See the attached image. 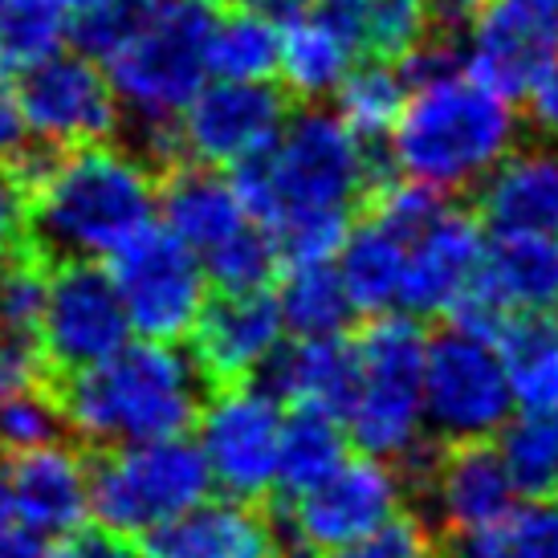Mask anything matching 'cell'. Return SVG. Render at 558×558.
<instances>
[{
  "instance_id": "cell-1",
  "label": "cell",
  "mask_w": 558,
  "mask_h": 558,
  "mask_svg": "<svg viewBox=\"0 0 558 558\" xmlns=\"http://www.w3.org/2000/svg\"><path fill=\"white\" fill-rule=\"evenodd\" d=\"M236 187L286 265L335 262L355 208L379 187V163L342 114L311 107L290 114L278 140L236 168Z\"/></svg>"
},
{
  "instance_id": "cell-2",
  "label": "cell",
  "mask_w": 558,
  "mask_h": 558,
  "mask_svg": "<svg viewBox=\"0 0 558 558\" xmlns=\"http://www.w3.org/2000/svg\"><path fill=\"white\" fill-rule=\"evenodd\" d=\"M151 163L110 140L70 151L37 147L25 163L29 248L46 262H110L151 229L163 184Z\"/></svg>"
},
{
  "instance_id": "cell-3",
  "label": "cell",
  "mask_w": 558,
  "mask_h": 558,
  "mask_svg": "<svg viewBox=\"0 0 558 558\" xmlns=\"http://www.w3.org/2000/svg\"><path fill=\"white\" fill-rule=\"evenodd\" d=\"M220 13L217 0H151L126 16L114 46L102 53L123 107L143 126L151 159H175V123L213 74Z\"/></svg>"
},
{
  "instance_id": "cell-4",
  "label": "cell",
  "mask_w": 558,
  "mask_h": 558,
  "mask_svg": "<svg viewBox=\"0 0 558 558\" xmlns=\"http://www.w3.org/2000/svg\"><path fill=\"white\" fill-rule=\"evenodd\" d=\"M513 147H518L513 98L473 78L465 65L412 86L408 107L391 131L396 171L440 196L481 187Z\"/></svg>"
},
{
  "instance_id": "cell-5",
  "label": "cell",
  "mask_w": 558,
  "mask_h": 558,
  "mask_svg": "<svg viewBox=\"0 0 558 558\" xmlns=\"http://www.w3.org/2000/svg\"><path fill=\"white\" fill-rule=\"evenodd\" d=\"M201 367L175 342H126L123 351L58 384L70 433L94 449L184 436L201 420Z\"/></svg>"
},
{
  "instance_id": "cell-6",
  "label": "cell",
  "mask_w": 558,
  "mask_h": 558,
  "mask_svg": "<svg viewBox=\"0 0 558 558\" xmlns=\"http://www.w3.org/2000/svg\"><path fill=\"white\" fill-rule=\"evenodd\" d=\"M428 347L416 314H375L355 339V396L347 408V428L363 452L384 457L400 465L412 489L424 485L436 461L428 445V408H424V372H428Z\"/></svg>"
},
{
  "instance_id": "cell-7",
  "label": "cell",
  "mask_w": 558,
  "mask_h": 558,
  "mask_svg": "<svg viewBox=\"0 0 558 558\" xmlns=\"http://www.w3.org/2000/svg\"><path fill=\"white\" fill-rule=\"evenodd\" d=\"M213 489L204 449L184 436L119 445L94 457V518L123 538H147Z\"/></svg>"
},
{
  "instance_id": "cell-8",
  "label": "cell",
  "mask_w": 558,
  "mask_h": 558,
  "mask_svg": "<svg viewBox=\"0 0 558 558\" xmlns=\"http://www.w3.org/2000/svg\"><path fill=\"white\" fill-rule=\"evenodd\" d=\"M408 494L412 481L400 465L363 452L347 457V465L335 469L311 494L286 497L278 522L294 555L318 558L391 522L396 513H403Z\"/></svg>"
},
{
  "instance_id": "cell-9",
  "label": "cell",
  "mask_w": 558,
  "mask_h": 558,
  "mask_svg": "<svg viewBox=\"0 0 558 558\" xmlns=\"http://www.w3.org/2000/svg\"><path fill=\"white\" fill-rule=\"evenodd\" d=\"M107 269L135 335L151 342L192 339L208 306V269L201 253H192L171 229L151 225L119 248Z\"/></svg>"
},
{
  "instance_id": "cell-10",
  "label": "cell",
  "mask_w": 558,
  "mask_h": 558,
  "mask_svg": "<svg viewBox=\"0 0 558 558\" xmlns=\"http://www.w3.org/2000/svg\"><path fill=\"white\" fill-rule=\"evenodd\" d=\"M513 403L518 400L510 375L494 339H481L457 326L436 335L424 372V408H428V428L445 445L489 440L510 424Z\"/></svg>"
},
{
  "instance_id": "cell-11",
  "label": "cell",
  "mask_w": 558,
  "mask_h": 558,
  "mask_svg": "<svg viewBox=\"0 0 558 558\" xmlns=\"http://www.w3.org/2000/svg\"><path fill=\"white\" fill-rule=\"evenodd\" d=\"M196 433L213 481L229 497L257 501L278 494L286 416L281 400L269 388H253V379L233 388H213V400L204 403L196 420Z\"/></svg>"
},
{
  "instance_id": "cell-12",
  "label": "cell",
  "mask_w": 558,
  "mask_h": 558,
  "mask_svg": "<svg viewBox=\"0 0 558 558\" xmlns=\"http://www.w3.org/2000/svg\"><path fill=\"white\" fill-rule=\"evenodd\" d=\"M131 330L135 326L126 318L110 269H102L98 262H53L46 314L37 330L53 384L123 351Z\"/></svg>"
},
{
  "instance_id": "cell-13",
  "label": "cell",
  "mask_w": 558,
  "mask_h": 558,
  "mask_svg": "<svg viewBox=\"0 0 558 558\" xmlns=\"http://www.w3.org/2000/svg\"><path fill=\"white\" fill-rule=\"evenodd\" d=\"M16 98L33 143L46 151L107 143L123 110L107 65H98L90 53H53L25 70L16 82Z\"/></svg>"
},
{
  "instance_id": "cell-14",
  "label": "cell",
  "mask_w": 558,
  "mask_h": 558,
  "mask_svg": "<svg viewBox=\"0 0 558 558\" xmlns=\"http://www.w3.org/2000/svg\"><path fill=\"white\" fill-rule=\"evenodd\" d=\"M286 123L290 110L278 86L217 78L175 123V156L204 168H241L262 156Z\"/></svg>"
},
{
  "instance_id": "cell-15",
  "label": "cell",
  "mask_w": 558,
  "mask_h": 558,
  "mask_svg": "<svg viewBox=\"0 0 558 558\" xmlns=\"http://www.w3.org/2000/svg\"><path fill=\"white\" fill-rule=\"evenodd\" d=\"M465 70L506 98H530L558 62V25L534 0H481L469 21Z\"/></svg>"
},
{
  "instance_id": "cell-16",
  "label": "cell",
  "mask_w": 558,
  "mask_h": 558,
  "mask_svg": "<svg viewBox=\"0 0 558 558\" xmlns=\"http://www.w3.org/2000/svg\"><path fill=\"white\" fill-rule=\"evenodd\" d=\"M420 494L433 506V522L445 538H473L501 526L518 510V485L501 449L489 440H461L436 449V461Z\"/></svg>"
},
{
  "instance_id": "cell-17",
  "label": "cell",
  "mask_w": 558,
  "mask_h": 558,
  "mask_svg": "<svg viewBox=\"0 0 558 558\" xmlns=\"http://www.w3.org/2000/svg\"><path fill=\"white\" fill-rule=\"evenodd\" d=\"M281 330H286V318H281L278 298H269L265 290H253V294L217 290L192 330V359L201 367L204 384L213 388L248 384L281 351Z\"/></svg>"
},
{
  "instance_id": "cell-18",
  "label": "cell",
  "mask_w": 558,
  "mask_h": 558,
  "mask_svg": "<svg viewBox=\"0 0 558 558\" xmlns=\"http://www.w3.org/2000/svg\"><path fill=\"white\" fill-rule=\"evenodd\" d=\"M147 558H294L278 518L245 497H204L143 538Z\"/></svg>"
},
{
  "instance_id": "cell-19",
  "label": "cell",
  "mask_w": 558,
  "mask_h": 558,
  "mask_svg": "<svg viewBox=\"0 0 558 558\" xmlns=\"http://www.w3.org/2000/svg\"><path fill=\"white\" fill-rule=\"evenodd\" d=\"M481 225L457 208H440L412 241L400 306L408 314H452L485 269Z\"/></svg>"
},
{
  "instance_id": "cell-20",
  "label": "cell",
  "mask_w": 558,
  "mask_h": 558,
  "mask_svg": "<svg viewBox=\"0 0 558 558\" xmlns=\"http://www.w3.org/2000/svg\"><path fill=\"white\" fill-rule=\"evenodd\" d=\"M13 518L37 538H65L94 518V461L70 445H46L13 457Z\"/></svg>"
},
{
  "instance_id": "cell-21",
  "label": "cell",
  "mask_w": 558,
  "mask_h": 558,
  "mask_svg": "<svg viewBox=\"0 0 558 558\" xmlns=\"http://www.w3.org/2000/svg\"><path fill=\"white\" fill-rule=\"evenodd\" d=\"M477 213L494 236L558 241V143L513 147L477 187Z\"/></svg>"
},
{
  "instance_id": "cell-22",
  "label": "cell",
  "mask_w": 558,
  "mask_h": 558,
  "mask_svg": "<svg viewBox=\"0 0 558 558\" xmlns=\"http://www.w3.org/2000/svg\"><path fill=\"white\" fill-rule=\"evenodd\" d=\"M159 217L163 229H171L192 253H201V262L253 225L236 180H225L220 168H204L192 159L168 163V175L159 184Z\"/></svg>"
},
{
  "instance_id": "cell-23",
  "label": "cell",
  "mask_w": 558,
  "mask_h": 558,
  "mask_svg": "<svg viewBox=\"0 0 558 558\" xmlns=\"http://www.w3.org/2000/svg\"><path fill=\"white\" fill-rule=\"evenodd\" d=\"M416 233L420 229H408L375 204H367V213L351 225L335 265L359 314H388L400 306Z\"/></svg>"
},
{
  "instance_id": "cell-24",
  "label": "cell",
  "mask_w": 558,
  "mask_h": 558,
  "mask_svg": "<svg viewBox=\"0 0 558 558\" xmlns=\"http://www.w3.org/2000/svg\"><path fill=\"white\" fill-rule=\"evenodd\" d=\"M269 384L281 403L294 408H323L335 416H347L351 396H355V339H298L290 347H281L278 355L269 359Z\"/></svg>"
},
{
  "instance_id": "cell-25",
  "label": "cell",
  "mask_w": 558,
  "mask_h": 558,
  "mask_svg": "<svg viewBox=\"0 0 558 558\" xmlns=\"http://www.w3.org/2000/svg\"><path fill=\"white\" fill-rule=\"evenodd\" d=\"M314 13L355 53L384 62H403L436 25L428 0H314Z\"/></svg>"
},
{
  "instance_id": "cell-26",
  "label": "cell",
  "mask_w": 558,
  "mask_h": 558,
  "mask_svg": "<svg viewBox=\"0 0 558 558\" xmlns=\"http://www.w3.org/2000/svg\"><path fill=\"white\" fill-rule=\"evenodd\" d=\"M497 351L522 412H558V326L543 314H518L501 326Z\"/></svg>"
},
{
  "instance_id": "cell-27",
  "label": "cell",
  "mask_w": 558,
  "mask_h": 558,
  "mask_svg": "<svg viewBox=\"0 0 558 558\" xmlns=\"http://www.w3.org/2000/svg\"><path fill=\"white\" fill-rule=\"evenodd\" d=\"M347 420L323 408H294L286 416V436H281V473L278 494L302 497L314 485H323L335 469L347 465Z\"/></svg>"
},
{
  "instance_id": "cell-28",
  "label": "cell",
  "mask_w": 558,
  "mask_h": 558,
  "mask_svg": "<svg viewBox=\"0 0 558 558\" xmlns=\"http://www.w3.org/2000/svg\"><path fill=\"white\" fill-rule=\"evenodd\" d=\"M78 29V0H0V74H25Z\"/></svg>"
},
{
  "instance_id": "cell-29",
  "label": "cell",
  "mask_w": 558,
  "mask_h": 558,
  "mask_svg": "<svg viewBox=\"0 0 558 558\" xmlns=\"http://www.w3.org/2000/svg\"><path fill=\"white\" fill-rule=\"evenodd\" d=\"M278 306L286 326L298 339H330L342 335L355 302L342 286V274L335 262H311V265H286L278 286Z\"/></svg>"
},
{
  "instance_id": "cell-30",
  "label": "cell",
  "mask_w": 558,
  "mask_h": 558,
  "mask_svg": "<svg viewBox=\"0 0 558 558\" xmlns=\"http://www.w3.org/2000/svg\"><path fill=\"white\" fill-rule=\"evenodd\" d=\"M351 58H355V49L318 13L281 29V78L298 98H323V94L339 90L342 78L355 70Z\"/></svg>"
},
{
  "instance_id": "cell-31",
  "label": "cell",
  "mask_w": 558,
  "mask_h": 558,
  "mask_svg": "<svg viewBox=\"0 0 558 558\" xmlns=\"http://www.w3.org/2000/svg\"><path fill=\"white\" fill-rule=\"evenodd\" d=\"M213 74L233 82H269L281 74V25L253 4L225 9L213 33Z\"/></svg>"
},
{
  "instance_id": "cell-32",
  "label": "cell",
  "mask_w": 558,
  "mask_h": 558,
  "mask_svg": "<svg viewBox=\"0 0 558 558\" xmlns=\"http://www.w3.org/2000/svg\"><path fill=\"white\" fill-rule=\"evenodd\" d=\"M335 94H339L342 119L355 126L363 140H375V135H391L396 131L403 107H408L412 82L403 74V65L372 58V62L355 65Z\"/></svg>"
},
{
  "instance_id": "cell-33",
  "label": "cell",
  "mask_w": 558,
  "mask_h": 558,
  "mask_svg": "<svg viewBox=\"0 0 558 558\" xmlns=\"http://www.w3.org/2000/svg\"><path fill=\"white\" fill-rule=\"evenodd\" d=\"M501 457L522 497H558V412H522L501 428Z\"/></svg>"
},
{
  "instance_id": "cell-34",
  "label": "cell",
  "mask_w": 558,
  "mask_h": 558,
  "mask_svg": "<svg viewBox=\"0 0 558 558\" xmlns=\"http://www.w3.org/2000/svg\"><path fill=\"white\" fill-rule=\"evenodd\" d=\"M457 558H558V497H534L501 526L461 538Z\"/></svg>"
},
{
  "instance_id": "cell-35",
  "label": "cell",
  "mask_w": 558,
  "mask_h": 558,
  "mask_svg": "<svg viewBox=\"0 0 558 558\" xmlns=\"http://www.w3.org/2000/svg\"><path fill=\"white\" fill-rule=\"evenodd\" d=\"M70 428L58 388L16 391L0 400V457H25L46 445H58Z\"/></svg>"
},
{
  "instance_id": "cell-36",
  "label": "cell",
  "mask_w": 558,
  "mask_h": 558,
  "mask_svg": "<svg viewBox=\"0 0 558 558\" xmlns=\"http://www.w3.org/2000/svg\"><path fill=\"white\" fill-rule=\"evenodd\" d=\"M281 257L278 241L269 229H262L257 220L248 225L245 233H236L229 245H220L217 253L204 257V269H208V281L217 290H229V294H253V290H265L269 281L281 274Z\"/></svg>"
},
{
  "instance_id": "cell-37",
  "label": "cell",
  "mask_w": 558,
  "mask_h": 558,
  "mask_svg": "<svg viewBox=\"0 0 558 558\" xmlns=\"http://www.w3.org/2000/svg\"><path fill=\"white\" fill-rule=\"evenodd\" d=\"M445 555V534L436 530L433 518L403 510L391 522H384L379 530L363 534L355 543L339 546L330 555L318 558H440Z\"/></svg>"
},
{
  "instance_id": "cell-38",
  "label": "cell",
  "mask_w": 558,
  "mask_h": 558,
  "mask_svg": "<svg viewBox=\"0 0 558 558\" xmlns=\"http://www.w3.org/2000/svg\"><path fill=\"white\" fill-rule=\"evenodd\" d=\"M33 388H58L46 351H41V339L0 326V400Z\"/></svg>"
},
{
  "instance_id": "cell-39",
  "label": "cell",
  "mask_w": 558,
  "mask_h": 558,
  "mask_svg": "<svg viewBox=\"0 0 558 558\" xmlns=\"http://www.w3.org/2000/svg\"><path fill=\"white\" fill-rule=\"evenodd\" d=\"M29 245V175L21 163L0 159V248L16 253Z\"/></svg>"
},
{
  "instance_id": "cell-40",
  "label": "cell",
  "mask_w": 558,
  "mask_h": 558,
  "mask_svg": "<svg viewBox=\"0 0 558 558\" xmlns=\"http://www.w3.org/2000/svg\"><path fill=\"white\" fill-rule=\"evenodd\" d=\"M37 147L29 135V123H25V110H21V98L16 90H9L4 82H0V159L4 163H16V159H25Z\"/></svg>"
},
{
  "instance_id": "cell-41",
  "label": "cell",
  "mask_w": 558,
  "mask_h": 558,
  "mask_svg": "<svg viewBox=\"0 0 558 558\" xmlns=\"http://www.w3.org/2000/svg\"><path fill=\"white\" fill-rule=\"evenodd\" d=\"M530 119L546 140L558 143V62L543 74V82L530 90Z\"/></svg>"
},
{
  "instance_id": "cell-42",
  "label": "cell",
  "mask_w": 558,
  "mask_h": 558,
  "mask_svg": "<svg viewBox=\"0 0 558 558\" xmlns=\"http://www.w3.org/2000/svg\"><path fill=\"white\" fill-rule=\"evenodd\" d=\"M0 558H74V550L49 546V538H37L25 526H0Z\"/></svg>"
},
{
  "instance_id": "cell-43",
  "label": "cell",
  "mask_w": 558,
  "mask_h": 558,
  "mask_svg": "<svg viewBox=\"0 0 558 558\" xmlns=\"http://www.w3.org/2000/svg\"><path fill=\"white\" fill-rule=\"evenodd\" d=\"M74 558H147L143 550L126 543L123 534H110V530H94V534H82L78 546H74Z\"/></svg>"
},
{
  "instance_id": "cell-44",
  "label": "cell",
  "mask_w": 558,
  "mask_h": 558,
  "mask_svg": "<svg viewBox=\"0 0 558 558\" xmlns=\"http://www.w3.org/2000/svg\"><path fill=\"white\" fill-rule=\"evenodd\" d=\"M257 13H265L274 25H294V21H302V16L314 13V0H248Z\"/></svg>"
},
{
  "instance_id": "cell-45",
  "label": "cell",
  "mask_w": 558,
  "mask_h": 558,
  "mask_svg": "<svg viewBox=\"0 0 558 558\" xmlns=\"http://www.w3.org/2000/svg\"><path fill=\"white\" fill-rule=\"evenodd\" d=\"M428 9H433L440 29H452V25H469V21H473V13L481 9V0H428Z\"/></svg>"
},
{
  "instance_id": "cell-46",
  "label": "cell",
  "mask_w": 558,
  "mask_h": 558,
  "mask_svg": "<svg viewBox=\"0 0 558 558\" xmlns=\"http://www.w3.org/2000/svg\"><path fill=\"white\" fill-rule=\"evenodd\" d=\"M151 0H78V16H131Z\"/></svg>"
},
{
  "instance_id": "cell-47",
  "label": "cell",
  "mask_w": 558,
  "mask_h": 558,
  "mask_svg": "<svg viewBox=\"0 0 558 558\" xmlns=\"http://www.w3.org/2000/svg\"><path fill=\"white\" fill-rule=\"evenodd\" d=\"M13 518V485H9V469L0 465V526H9Z\"/></svg>"
},
{
  "instance_id": "cell-48",
  "label": "cell",
  "mask_w": 558,
  "mask_h": 558,
  "mask_svg": "<svg viewBox=\"0 0 558 558\" xmlns=\"http://www.w3.org/2000/svg\"><path fill=\"white\" fill-rule=\"evenodd\" d=\"M534 9H538L543 16H550V21L558 25V0H534Z\"/></svg>"
},
{
  "instance_id": "cell-49",
  "label": "cell",
  "mask_w": 558,
  "mask_h": 558,
  "mask_svg": "<svg viewBox=\"0 0 558 558\" xmlns=\"http://www.w3.org/2000/svg\"><path fill=\"white\" fill-rule=\"evenodd\" d=\"M0 278H4V265H0Z\"/></svg>"
},
{
  "instance_id": "cell-50",
  "label": "cell",
  "mask_w": 558,
  "mask_h": 558,
  "mask_svg": "<svg viewBox=\"0 0 558 558\" xmlns=\"http://www.w3.org/2000/svg\"><path fill=\"white\" fill-rule=\"evenodd\" d=\"M555 326H558V323H555Z\"/></svg>"
}]
</instances>
